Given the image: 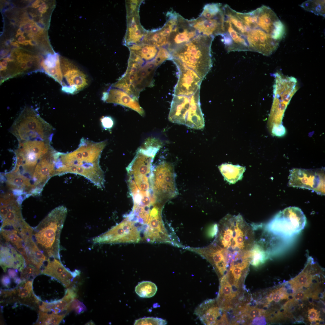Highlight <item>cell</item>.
<instances>
[{
  "label": "cell",
  "instance_id": "obj_1",
  "mask_svg": "<svg viewBox=\"0 0 325 325\" xmlns=\"http://www.w3.org/2000/svg\"><path fill=\"white\" fill-rule=\"evenodd\" d=\"M222 9L224 22L221 36L228 51H252L269 55L277 49L285 28L269 7L263 5L243 13L225 4Z\"/></svg>",
  "mask_w": 325,
  "mask_h": 325
},
{
  "label": "cell",
  "instance_id": "obj_2",
  "mask_svg": "<svg viewBox=\"0 0 325 325\" xmlns=\"http://www.w3.org/2000/svg\"><path fill=\"white\" fill-rule=\"evenodd\" d=\"M67 212L65 207L59 206L51 211L37 226L32 227V240L47 258L60 260V235Z\"/></svg>",
  "mask_w": 325,
  "mask_h": 325
},
{
  "label": "cell",
  "instance_id": "obj_3",
  "mask_svg": "<svg viewBox=\"0 0 325 325\" xmlns=\"http://www.w3.org/2000/svg\"><path fill=\"white\" fill-rule=\"evenodd\" d=\"M214 39L198 34L171 52V60H178L203 79L211 67V48Z\"/></svg>",
  "mask_w": 325,
  "mask_h": 325
},
{
  "label": "cell",
  "instance_id": "obj_4",
  "mask_svg": "<svg viewBox=\"0 0 325 325\" xmlns=\"http://www.w3.org/2000/svg\"><path fill=\"white\" fill-rule=\"evenodd\" d=\"M218 227L214 240L217 243L251 249L255 241L254 230L241 215H226L220 221Z\"/></svg>",
  "mask_w": 325,
  "mask_h": 325
},
{
  "label": "cell",
  "instance_id": "obj_5",
  "mask_svg": "<svg viewBox=\"0 0 325 325\" xmlns=\"http://www.w3.org/2000/svg\"><path fill=\"white\" fill-rule=\"evenodd\" d=\"M200 89L190 96L174 95L168 119L171 122L200 129L204 121L200 107Z\"/></svg>",
  "mask_w": 325,
  "mask_h": 325
},
{
  "label": "cell",
  "instance_id": "obj_6",
  "mask_svg": "<svg viewBox=\"0 0 325 325\" xmlns=\"http://www.w3.org/2000/svg\"><path fill=\"white\" fill-rule=\"evenodd\" d=\"M11 132L19 141L49 139L52 126L32 108L25 107L14 122Z\"/></svg>",
  "mask_w": 325,
  "mask_h": 325
},
{
  "label": "cell",
  "instance_id": "obj_7",
  "mask_svg": "<svg viewBox=\"0 0 325 325\" xmlns=\"http://www.w3.org/2000/svg\"><path fill=\"white\" fill-rule=\"evenodd\" d=\"M59 160L62 174L67 173L78 174L87 178L98 188H104V175L99 162H91L83 157L79 147L70 153H60Z\"/></svg>",
  "mask_w": 325,
  "mask_h": 325
},
{
  "label": "cell",
  "instance_id": "obj_8",
  "mask_svg": "<svg viewBox=\"0 0 325 325\" xmlns=\"http://www.w3.org/2000/svg\"><path fill=\"white\" fill-rule=\"evenodd\" d=\"M306 218L299 208L290 206L278 212L265 226L268 233L287 239L299 234L304 228Z\"/></svg>",
  "mask_w": 325,
  "mask_h": 325
},
{
  "label": "cell",
  "instance_id": "obj_9",
  "mask_svg": "<svg viewBox=\"0 0 325 325\" xmlns=\"http://www.w3.org/2000/svg\"><path fill=\"white\" fill-rule=\"evenodd\" d=\"M173 165L162 161L153 168L152 188L157 200L163 203L175 197L178 191Z\"/></svg>",
  "mask_w": 325,
  "mask_h": 325
},
{
  "label": "cell",
  "instance_id": "obj_10",
  "mask_svg": "<svg viewBox=\"0 0 325 325\" xmlns=\"http://www.w3.org/2000/svg\"><path fill=\"white\" fill-rule=\"evenodd\" d=\"M222 5L218 3L207 4L198 17L189 20L198 34L214 38L221 35L224 22Z\"/></svg>",
  "mask_w": 325,
  "mask_h": 325
},
{
  "label": "cell",
  "instance_id": "obj_11",
  "mask_svg": "<svg viewBox=\"0 0 325 325\" xmlns=\"http://www.w3.org/2000/svg\"><path fill=\"white\" fill-rule=\"evenodd\" d=\"M290 187L307 189L318 194L325 195V169H294L289 176Z\"/></svg>",
  "mask_w": 325,
  "mask_h": 325
},
{
  "label": "cell",
  "instance_id": "obj_12",
  "mask_svg": "<svg viewBox=\"0 0 325 325\" xmlns=\"http://www.w3.org/2000/svg\"><path fill=\"white\" fill-rule=\"evenodd\" d=\"M184 248L197 253L206 259L212 265L220 279L228 271L230 260L227 252L214 241L205 247H185Z\"/></svg>",
  "mask_w": 325,
  "mask_h": 325
},
{
  "label": "cell",
  "instance_id": "obj_13",
  "mask_svg": "<svg viewBox=\"0 0 325 325\" xmlns=\"http://www.w3.org/2000/svg\"><path fill=\"white\" fill-rule=\"evenodd\" d=\"M60 67L63 77L61 90L64 92L73 94L88 86V76L72 62L62 59Z\"/></svg>",
  "mask_w": 325,
  "mask_h": 325
},
{
  "label": "cell",
  "instance_id": "obj_14",
  "mask_svg": "<svg viewBox=\"0 0 325 325\" xmlns=\"http://www.w3.org/2000/svg\"><path fill=\"white\" fill-rule=\"evenodd\" d=\"M178 70V79L174 90V95L190 96L200 89L202 79L193 70L178 60L172 59Z\"/></svg>",
  "mask_w": 325,
  "mask_h": 325
},
{
  "label": "cell",
  "instance_id": "obj_15",
  "mask_svg": "<svg viewBox=\"0 0 325 325\" xmlns=\"http://www.w3.org/2000/svg\"><path fill=\"white\" fill-rule=\"evenodd\" d=\"M194 313L204 325L229 324L226 311L219 307L216 299L204 301L196 308Z\"/></svg>",
  "mask_w": 325,
  "mask_h": 325
},
{
  "label": "cell",
  "instance_id": "obj_16",
  "mask_svg": "<svg viewBox=\"0 0 325 325\" xmlns=\"http://www.w3.org/2000/svg\"><path fill=\"white\" fill-rule=\"evenodd\" d=\"M198 34L189 20L179 14L177 23L170 35L166 48L170 53Z\"/></svg>",
  "mask_w": 325,
  "mask_h": 325
},
{
  "label": "cell",
  "instance_id": "obj_17",
  "mask_svg": "<svg viewBox=\"0 0 325 325\" xmlns=\"http://www.w3.org/2000/svg\"><path fill=\"white\" fill-rule=\"evenodd\" d=\"M0 265L5 272L8 268L21 272L26 263L23 255L11 244L6 242L0 244Z\"/></svg>",
  "mask_w": 325,
  "mask_h": 325
},
{
  "label": "cell",
  "instance_id": "obj_18",
  "mask_svg": "<svg viewBox=\"0 0 325 325\" xmlns=\"http://www.w3.org/2000/svg\"><path fill=\"white\" fill-rule=\"evenodd\" d=\"M102 100L107 103L122 105L138 112L142 116L145 112L139 104L138 100L134 98L124 91L117 88H110L103 93Z\"/></svg>",
  "mask_w": 325,
  "mask_h": 325
},
{
  "label": "cell",
  "instance_id": "obj_19",
  "mask_svg": "<svg viewBox=\"0 0 325 325\" xmlns=\"http://www.w3.org/2000/svg\"><path fill=\"white\" fill-rule=\"evenodd\" d=\"M33 281H23L16 289L9 290L11 293L15 295L13 300H17L25 305L38 304L39 300L33 293Z\"/></svg>",
  "mask_w": 325,
  "mask_h": 325
},
{
  "label": "cell",
  "instance_id": "obj_20",
  "mask_svg": "<svg viewBox=\"0 0 325 325\" xmlns=\"http://www.w3.org/2000/svg\"><path fill=\"white\" fill-rule=\"evenodd\" d=\"M128 27L125 37V44L139 42L145 35L140 24L138 13L128 15Z\"/></svg>",
  "mask_w": 325,
  "mask_h": 325
},
{
  "label": "cell",
  "instance_id": "obj_21",
  "mask_svg": "<svg viewBox=\"0 0 325 325\" xmlns=\"http://www.w3.org/2000/svg\"><path fill=\"white\" fill-rule=\"evenodd\" d=\"M41 65L43 68V72L62 85L63 77L58 55H49Z\"/></svg>",
  "mask_w": 325,
  "mask_h": 325
},
{
  "label": "cell",
  "instance_id": "obj_22",
  "mask_svg": "<svg viewBox=\"0 0 325 325\" xmlns=\"http://www.w3.org/2000/svg\"><path fill=\"white\" fill-rule=\"evenodd\" d=\"M218 168L225 180L231 184L240 180L246 169L244 167L239 165L226 163L222 164Z\"/></svg>",
  "mask_w": 325,
  "mask_h": 325
},
{
  "label": "cell",
  "instance_id": "obj_23",
  "mask_svg": "<svg viewBox=\"0 0 325 325\" xmlns=\"http://www.w3.org/2000/svg\"><path fill=\"white\" fill-rule=\"evenodd\" d=\"M251 252L250 264L255 268L262 265L268 258V251L265 249L263 245L259 242L255 241Z\"/></svg>",
  "mask_w": 325,
  "mask_h": 325
},
{
  "label": "cell",
  "instance_id": "obj_24",
  "mask_svg": "<svg viewBox=\"0 0 325 325\" xmlns=\"http://www.w3.org/2000/svg\"><path fill=\"white\" fill-rule=\"evenodd\" d=\"M309 263L307 264L305 268L295 278L290 281L293 290L296 291L303 287H308L311 282V277L309 272Z\"/></svg>",
  "mask_w": 325,
  "mask_h": 325
},
{
  "label": "cell",
  "instance_id": "obj_25",
  "mask_svg": "<svg viewBox=\"0 0 325 325\" xmlns=\"http://www.w3.org/2000/svg\"><path fill=\"white\" fill-rule=\"evenodd\" d=\"M157 287L153 283L149 281L140 282L135 287L136 293L140 297L149 298L153 296L156 292Z\"/></svg>",
  "mask_w": 325,
  "mask_h": 325
},
{
  "label": "cell",
  "instance_id": "obj_26",
  "mask_svg": "<svg viewBox=\"0 0 325 325\" xmlns=\"http://www.w3.org/2000/svg\"><path fill=\"white\" fill-rule=\"evenodd\" d=\"M159 48L151 45H141L136 51H132L142 60L147 62L154 60L158 52Z\"/></svg>",
  "mask_w": 325,
  "mask_h": 325
},
{
  "label": "cell",
  "instance_id": "obj_27",
  "mask_svg": "<svg viewBox=\"0 0 325 325\" xmlns=\"http://www.w3.org/2000/svg\"><path fill=\"white\" fill-rule=\"evenodd\" d=\"M59 313L49 314L40 311L36 324L38 325H58L64 317Z\"/></svg>",
  "mask_w": 325,
  "mask_h": 325
},
{
  "label": "cell",
  "instance_id": "obj_28",
  "mask_svg": "<svg viewBox=\"0 0 325 325\" xmlns=\"http://www.w3.org/2000/svg\"><path fill=\"white\" fill-rule=\"evenodd\" d=\"M324 1H308L303 3L301 6L316 15L324 16Z\"/></svg>",
  "mask_w": 325,
  "mask_h": 325
},
{
  "label": "cell",
  "instance_id": "obj_29",
  "mask_svg": "<svg viewBox=\"0 0 325 325\" xmlns=\"http://www.w3.org/2000/svg\"><path fill=\"white\" fill-rule=\"evenodd\" d=\"M40 273V269L32 264H29L21 271L20 278L23 281L32 280Z\"/></svg>",
  "mask_w": 325,
  "mask_h": 325
},
{
  "label": "cell",
  "instance_id": "obj_30",
  "mask_svg": "<svg viewBox=\"0 0 325 325\" xmlns=\"http://www.w3.org/2000/svg\"><path fill=\"white\" fill-rule=\"evenodd\" d=\"M166 320L157 317H148L138 319L135 320L134 325H161L167 324Z\"/></svg>",
  "mask_w": 325,
  "mask_h": 325
},
{
  "label": "cell",
  "instance_id": "obj_31",
  "mask_svg": "<svg viewBox=\"0 0 325 325\" xmlns=\"http://www.w3.org/2000/svg\"><path fill=\"white\" fill-rule=\"evenodd\" d=\"M68 307L71 311L74 310L78 314L83 313L87 309L83 303L76 298L70 302Z\"/></svg>",
  "mask_w": 325,
  "mask_h": 325
},
{
  "label": "cell",
  "instance_id": "obj_32",
  "mask_svg": "<svg viewBox=\"0 0 325 325\" xmlns=\"http://www.w3.org/2000/svg\"><path fill=\"white\" fill-rule=\"evenodd\" d=\"M308 316L311 322H316L319 320V314L317 311L314 308L308 311Z\"/></svg>",
  "mask_w": 325,
  "mask_h": 325
},
{
  "label": "cell",
  "instance_id": "obj_33",
  "mask_svg": "<svg viewBox=\"0 0 325 325\" xmlns=\"http://www.w3.org/2000/svg\"><path fill=\"white\" fill-rule=\"evenodd\" d=\"M101 121L103 126L105 128L110 129L113 126V121L110 117H103Z\"/></svg>",
  "mask_w": 325,
  "mask_h": 325
},
{
  "label": "cell",
  "instance_id": "obj_34",
  "mask_svg": "<svg viewBox=\"0 0 325 325\" xmlns=\"http://www.w3.org/2000/svg\"><path fill=\"white\" fill-rule=\"evenodd\" d=\"M218 230V224H214L211 225L208 229V235L210 237H213L216 235Z\"/></svg>",
  "mask_w": 325,
  "mask_h": 325
},
{
  "label": "cell",
  "instance_id": "obj_35",
  "mask_svg": "<svg viewBox=\"0 0 325 325\" xmlns=\"http://www.w3.org/2000/svg\"><path fill=\"white\" fill-rule=\"evenodd\" d=\"M307 297V294L303 291H299L294 296L292 300L299 301L304 299Z\"/></svg>",
  "mask_w": 325,
  "mask_h": 325
},
{
  "label": "cell",
  "instance_id": "obj_36",
  "mask_svg": "<svg viewBox=\"0 0 325 325\" xmlns=\"http://www.w3.org/2000/svg\"><path fill=\"white\" fill-rule=\"evenodd\" d=\"M2 283L3 285L8 287L11 283V280L9 277L7 275L3 276L2 279Z\"/></svg>",
  "mask_w": 325,
  "mask_h": 325
},
{
  "label": "cell",
  "instance_id": "obj_37",
  "mask_svg": "<svg viewBox=\"0 0 325 325\" xmlns=\"http://www.w3.org/2000/svg\"><path fill=\"white\" fill-rule=\"evenodd\" d=\"M8 274L9 276L11 278H15L17 277V270L13 269H9L8 270Z\"/></svg>",
  "mask_w": 325,
  "mask_h": 325
},
{
  "label": "cell",
  "instance_id": "obj_38",
  "mask_svg": "<svg viewBox=\"0 0 325 325\" xmlns=\"http://www.w3.org/2000/svg\"><path fill=\"white\" fill-rule=\"evenodd\" d=\"M25 41V37L23 36H19L18 38V41L20 44H23Z\"/></svg>",
  "mask_w": 325,
  "mask_h": 325
},
{
  "label": "cell",
  "instance_id": "obj_39",
  "mask_svg": "<svg viewBox=\"0 0 325 325\" xmlns=\"http://www.w3.org/2000/svg\"><path fill=\"white\" fill-rule=\"evenodd\" d=\"M32 25L30 23H28L25 24L24 28L26 30L30 31L32 29Z\"/></svg>",
  "mask_w": 325,
  "mask_h": 325
},
{
  "label": "cell",
  "instance_id": "obj_40",
  "mask_svg": "<svg viewBox=\"0 0 325 325\" xmlns=\"http://www.w3.org/2000/svg\"><path fill=\"white\" fill-rule=\"evenodd\" d=\"M40 1L39 0H36L32 4V7L35 8H37L40 5H39L38 4Z\"/></svg>",
  "mask_w": 325,
  "mask_h": 325
},
{
  "label": "cell",
  "instance_id": "obj_41",
  "mask_svg": "<svg viewBox=\"0 0 325 325\" xmlns=\"http://www.w3.org/2000/svg\"><path fill=\"white\" fill-rule=\"evenodd\" d=\"M31 30L32 32L34 33H36L38 31V29L37 27L35 26H32Z\"/></svg>",
  "mask_w": 325,
  "mask_h": 325
},
{
  "label": "cell",
  "instance_id": "obj_42",
  "mask_svg": "<svg viewBox=\"0 0 325 325\" xmlns=\"http://www.w3.org/2000/svg\"><path fill=\"white\" fill-rule=\"evenodd\" d=\"M39 11L42 13L45 12L46 11V9L43 8L41 6L39 7L38 9Z\"/></svg>",
  "mask_w": 325,
  "mask_h": 325
},
{
  "label": "cell",
  "instance_id": "obj_43",
  "mask_svg": "<svg viewBox=\"0 0 325 325\" xmlns=\"http://www.w3.org/2000/svg\"><path fill=\"white\" fill-rule=\"evenodd\" d=\"M95 324L94 323V322L93 321H91V320L88 322V323H86L85 324V325H95Z\"/></svg>",
  "mask_w": 325,
  "mask_h": 325
},
{
  "label": "cell",
  "instance_id": "obj_44",
  "mask_svg": "<svg viewBox=\"0 0 325 325\" xmlns=\"http://www.w3.org/2000/svg\"><path fill=\"white\" fill-rule=\"evenodd\" d=\"M41 6L42 7L44 8H46V5L45 3L43 2L41 4Z\"/></svg>",
  "mask_w": 325,
  "mask_h": 325
},
{
  "label": "cell",
  "instance_id": "obj_45",
  "mask_svg": "<svg viewBox=\"0 0 325 325\" xmlns=\"http://www.w3.org/2000/svg\"><path fill=\"white\" fill-rule=\"evenodd\" d=\"M22 33L20 29H19L17 31V35H19V34H21Z\"/></svg>",
  "mask_w": 325,
  "mask_h": 325
},
{
  "label": "cell",
  "instance_id": "obj_46",
  "mask_svg": "<svg viewBox=\"0 0 325 325\" xmlns=\"http://www.w3.org/2000/svg\"><path fill=\"white\" fill-rule=\"evenodd\" d=\"M29 44V40H25L23 45H26Z\"/></svg>",
  "mask_w": 325,
  "mask_h": 325
},
{
  "label": "cell",
  "instance_id": "obj_47",
  "mask_svg": "<svg viewBox=\"0 0 325 325\" xmlns=\"http://www.w3.org/2000/svg\"><path fill=\"white\" fill-rule=\"evenodd\" d=\"M12 44L14 46H19L18 44L16 42H13Z\"/></svg>",
  "mask_w": 325,
  "mask_h": 325
}]
</instances>
